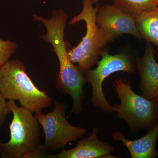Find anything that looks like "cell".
Wrapping results in <instances>:
<instances>
[{"label":"cell","instance_id":"1","mask_svg":"<svg viewBox=\"0 0 158 158\" xmlns=\"http://www.w3.org/2000/svg\"><path fill=\"white\" fill-rule=\"evenodd\" d=\"M8 105L13 114L10 138L7 142L0 141V157L52 158L41 143L40 124L33 113L19 107L15 101H9Z\"/></svg>","mask_w":158,"mask_h":158},{"label":"cell","instance_id":"2","mask_svg":"<svg viewBox=\"0 0 158 158\" xmlns=\"http://www.w3.org/2000/svg\"><path fill=\"white\" fill-rule=\"evenodd\" d=\"M0 93L6 100H17L21 106L33 113H42L51 106L52 99L38 89L19 59L10 60L0 67Z\"/></svg>","mask_w":158,"mask_h":158},{"label":"cell","instance_id":"3","mask_svg":"<svg viewBox=\"0 0 158 158\" xmlns=\"http://www.w3.org/2000/svg\"><path fill=\"white\" fill-rule=\"evenodd\" d=\"M94 5L92 0H83L82 11L69 23V24L75 25L83 21L86 23V34L81 41L68 51L71 61L73 64H77L80 70L85 74L97 64L102 51L108 43L96 23L99 4L95 7Z\"/></svg>","mask_w":158,"mask_h":158},{"label":"cell","instance_id":"4","mask_svg":"<svg viewBox=\"0 0 158 158\" xmlns=\"http://www.w3.org/2000/svg\"><path fill=\"white\" fill-rule=\"evenodd\" d=\"M113 85L120 100L119 105L113 106V111L126 122L130 132L135 135L140 130L152 129L158 120V102L137 94L130 82L125 83L117 79Z\"/></svg>","mask_w":158,"mask_h":158},{"label":"cell","instance_id":"5","mask_svg":"<svg viewBox=\"0 0 158 158\" xmlns=\"http://www.w3.org/2000/svg\"><path fill=\"white\" fill-rule=\"evenodd\" d=\"M102 59L95 69H90L85 74L86 82L92 87L91 102L97 108L106 113L114 112L113 106L106 99L103 92L102 84L107 77L114 73L123 71L135 73L137 68L135 58L126 51L111 55L107 50L102 51Z\"/></svg>","mask_w":158,"mask_h":158},{"label":"cell","instance_id":"6","mask_svg":"<svg viewBox=\"0 0 158 158\" xmlns=\"http://www.w3.org/2000/svg\"><path fill=\"white\" fill-rule=\"evenodd\" d=\"M53 110L45 114H35L45 135L43 144L47 151H56L72 141L82 138L86 133L84 128L74 126L69 122L66 116V104L54 100Z\"/></svg>","mask_w":158,"mask_h":158},{"label":"cell","instance_id":"7","mask_svg":"<svg viewBox=\"0 0 158 158\" xmlns=\"http://www.w3.org/2000/svg\"><path fill=\"white\" fill-rule=\"evenodd\" d=\"M96 23L108 43L123 34L142 39L136 25V17L121 11L114 5L105 4L99 7Z\"/></svg>","mask_w":158,"mask_h":158},{"label":"cell","instance_id":"8","mask_svg":"<svg viewBox=\"0 0 158 158\" xmlns=\"http://www.w3.org/2000/svg\"><path fill=\"white\" fill-rule=\"evenodd\" d=\"M156 52L151 44L146 42L143 56L135 58V64L140 74L139 88L141 96L149 100L158 95V64L156 61Z\"/></svg>","mask_w":158,"mask_h":158},{"label":"cell","instance_id":"9","mask_svg":"<svg viewBox=\"0 0 158 158\" xmlns=\"http://www.w3.org/2000/svg\"><path fill=\"white\" fill-rule=\"evenodd\" d=\"M98 128H94L88 137L78 141L75 147L68 150L63 149L58 154L53 155V158H119L111 155L115 148L100 140L98 137Z\"/></svg>","mask_w":158,"mask_h":158},{"label":"cell","instance_id":"10","mask_svg":"<svg viewBox=\"0 0 158 158\" xmlns=\"http://www.w3.org/2000/svg\"><path fill=\"white\" fill-rule=\"evenodd\" d=\"M115 141H120L127 148L131 158H155L158 156L156 143L158 138V120L146 135L137 140H129L121 131L112 133Z\"/></svg>","mask_w":158,"mask_h":158},{"label":"cell","instance_id":"11","mask_svg":"<svg viewBox=\"0 0 158 158\" xmlns=\"http://www.w3.org/2000/svg\"><path fill=\"white\" fill-rule=\"evenodd\" d=\"M136 23L142 39L158 48V6L136 17Z\"/></svg>","mask_w":158,"mask_h":158},{"label":"cell","instance_id":"12","mask_svg":"<svg viewBox=\"0 0 158 158\" xmlns=\"http://www.w3.org/2000/svg\"><path fill=\"white\" fill-rule=\"evenodd\" d=\"M113 5L135 17L158 6L156 0H113Z\"/></svg>","mask_w":158,"mask_h":158},{"label":"cell","instance_id":"13","mask_svg":"<svg viewBox=\"0 0 158 158\" xmlns=\"http://www.w3.org/2000/svg\"><path fill=\"white\" fill-rule=\"evenodd\" d=\"M18 46L16 43L0 39V67L9 61Z\"/></svg>","mask_w":158,"mask_h":158},{"label":"cell","instance_id":"14","mask_svg":"<svg viewBox=\"0 0 158 158\" xmlns=\"http://www.w3.org/2000/svg\"><path fill=\"white\" fill-rule=\"evenodd\" d=\"M11 113L8 102L3 98L0 93V127L4 124L7 116Z\"/></svg>","mask_w":158,"mask_h":158},{"label":"cell","instance_id":"15","mask_svg":"<svg viewBox=\"0 0 158 158\" xmlns=\"http://www.w3.org/2000/svg\"><path fill=\"white\" fill-rule=\"evenodd\" d=\"M93 1V3L94 4H98L100 0H92Z\"/></svg>","mask_w":158,"mask_h":158},{"label":"cell","instance_id":"16","mask_svg":"<svg viewBox=\"0 0 158 158\" xmlns=\"http://www.w3.org/2000/svg\"><path fill=\"white\" fill-rule=\"evenodd\" d=\"M155 100L157 102H158V96H157L155 98Z\"/></svg>","mask_w":158,"mask_h":158},{"label":"cell","instance_id":"17","mask_svg":"<svg viewBox=\"0 0 158 158\" xmlns=\"http://www.w3.org/2000/svg\"><path fill=\"white\" fill-rule=\"evenodd\" d=\"M156 1L157 2L158 5V0H156Z\"/></svg>","mask_w":158,"mask_h":158}]
</instances>
